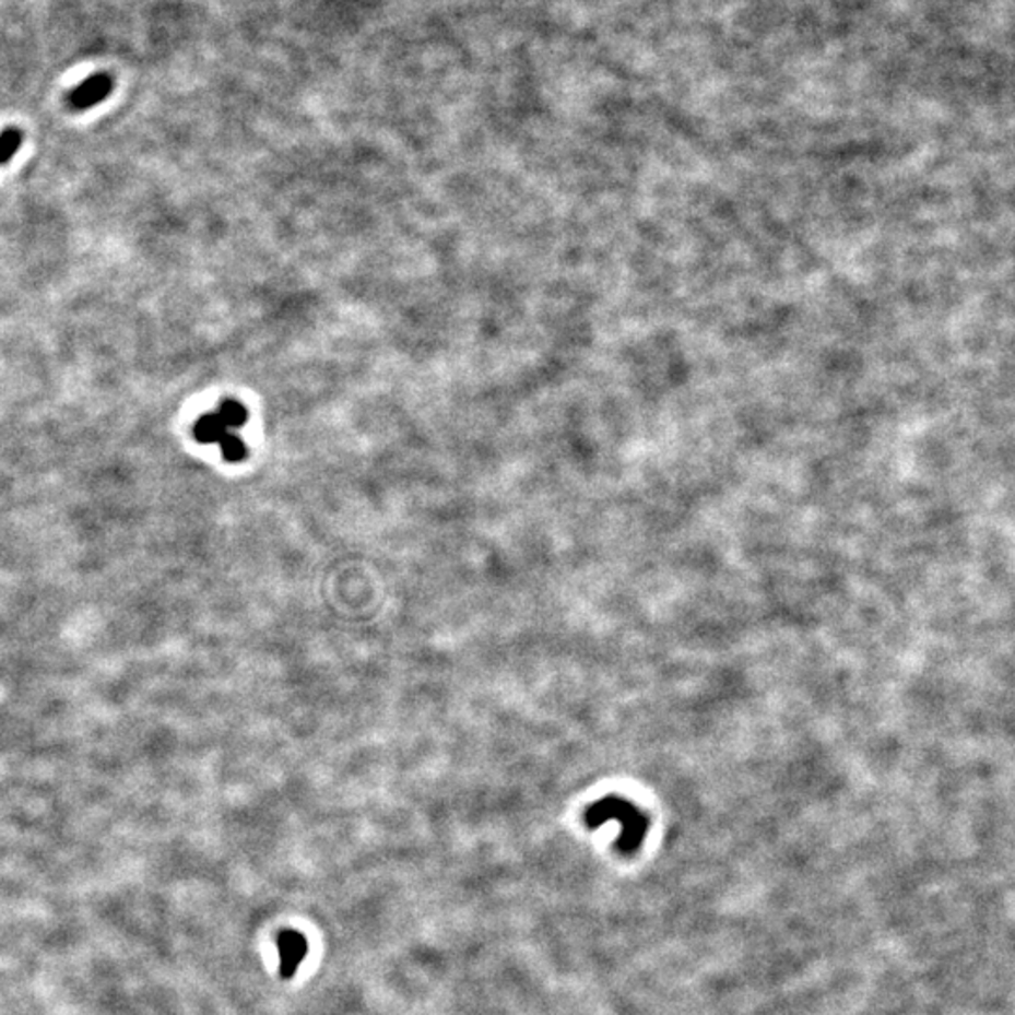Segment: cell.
<instances>
[{
  "label": "cell",
  "mask_w": 1015,
  "mask_h": 1015,
  "mask_svg": "<svg viewBox=\"0 0 1015 1015\" xmlns=\"http://www.w3.org/2000/svg\"><path fill=\"white\" fill-rule=\"evenodd\" d=\"M114 91V80L109 74H95L81 81L80 85L68 95V104L75 111L93 108L96 104L106 101Z\"/></svg>",
  "instance_id": "2"
},
{
  "label": "cell",
  "mask_w": 1015,
  "mask_h": 1015,
  "mask_svg": "<svg viewBox=\"0 0 1015 1015\" xmlns=\"http://www.w3.org/2000/svg\"><path fill=\"white\" fill-rule=\"evenodd\" d=\"M194 437L202 445H219L223 450V456L228 463H239L247 458V448L243 445L241 438L236 433H232L228 425L224 424L223 417L216 412L203 414L194 425Z\"/></svg>",
  "instance_id": "1"
},
{
  "label": "cell",
  "mask_w": 1015,
  "mask_h": 1015,
  "mask_svg": "<svg viewBox=\"0 0 1015 1015\" xmlns=\"http://www.w3.org/2000/svg\"><path fill=\"white\" fill-rule=\"evenodd\" d=\"M216 414L223 417L224 424L228 425L229 429H239V427L247 424V420H249V412H247V409H245L241 403L234 401V399H226V401H223Z\"/></svg>",
  "instance_id": "4"
},
{
  "label": "cell",
  "mask_w": 1015,
  "mask_h": 1015,
  "mask_svg": "<svg viewBox=\"0 0 1015 1015\" xmlns=\"http://www.w3.org/2000/svg\"><path fill=\"white\" fill-rule=\"evenodd\" d=\"M21 142H23V134L17 128H7L2 134H0V166L2 164H8L12 161V156L17 153V149L21 147Z\"/></svg>",
  "instance_id": "5"
},
{
  "label": "cell",
  "mask_w": 1015,
  "mask_h": 1015,
  "mask_svg": "<svg viewBox=\"0 0 1015 1015\" xmlns=\"http://www.w3.org/2000/svg\"><path fill=\"white\" fill-rule=\"evenodd\" d=\"M276 948H279V955H281V975L284 978H292V976L296 975L303 959L307 957L309 944H307L302 933L284 931L276 939Z\"/></svg>",
  "instance_id": "3"
}]
</instances>
